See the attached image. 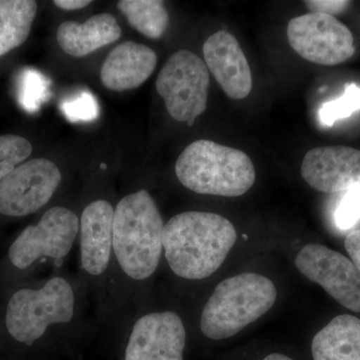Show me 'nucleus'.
<instances>
[{"mask_svg": "<svg viewBox=\"0 0 360 360\" xmlns=\"http://www.w3.org/2000/svg\"><path fill=\"white\" fill-rule=\"evenodd\" d=\"M238 238L229 219L212 212H186L165 224L162 246L176 276L198 281L212 276Z\"/></svg>", "mask_w": 360, "mask_h": 360, "instance_id": "nucleus-1", "label": "nucleus"}, {"mask_svg": "<svg viewBox=\"0 0 360 360\" xmlns=\"http://www.w3.org/2000/svg\"><path fill=\"white\" fill-rule=\"evenodd\" d=\"M162 217L146 189L124 196L113 217L112 248L125 274L136 281L158 269L162 250Z\"/></svg>", "mask_w": 360, "mask_h": 360, "instance_id": "nucleus-2", "label": "nucleus"}, {"mask_svg": "<svg viewBox=\"0 0 360 360\" xmlns=\"http://www.w3.org/2000/svg\"><path fill=\"white\" fill-rule=\"evenodd\" d=\"M175 174L194 193L225 198L243 195L257 177L245 153L206 139L184 148L175 163Z\"/></svg>", "mask_w": 360, "mask_h": 360, "instance_id": "nucleus-3", "label": "nucleus"}, {"mask_svg": "<svg viewBox=\"0 0 360 360\" xmlns=\"http://www.w3.org/2000/svg\"><path fill=\"white\" fill-rule=\"evenodd\" d=\"M276 296V285L260 274L246 272L224 279L202 310L201 331L213 340L231 338L266 314Z\"/></svg>", "mask_w": 360, "mask_h": 360, "instance_id": "nucleus-4", "label": "nucleus"}, {"mask_svg": "<svg viewBox=\"0 0 360 360\" xmlns=\"http://www.w3.org/2000/svg\"><path fill=\"white\" fill-rule=\"evenodd\" d=\"M75 295L63 277H53L39 290L16 291L7 304L6 324L9 335L18 342L32 345L52 323L72 319Z\"/></svg>", "mask_w": 360, "mask_h": 360, "instance_id": "nucleus-5", "label": "nucleus"}, {"mask_svg": "<svg viewBox=\"0 0 360 360\" xmlns=\"http://www.w3.org/2000/svg\"><path fill=\"white\" fill-rule=\"evenodd\" d=\"M208 89L207 66L200 56L186 49L174 52L156 79V90L165 99L168 113L188 125H193L207 108Z\"/></svg>", "mask_w": 360, "mask_h": 360, "instance_id": "nucleus-6", "label": "nucleus"}, {"mask_svg": "<svg viewBox=\"0 0 360 360\" xmlns=\"http://www.w3.org/2000/svg\"><path fill=\"white\" fill-rule=\"evenodd\" d=\"M288 39L296 53L316 65H340L355 52L349 28L328 14L309 13L293 18Z\"/></svg>", "mask_w": 360, "mask_h": 360, "instance_id": "nucleus-7", "label": "nucleus"}, {"mask_svg": "<svg viewBox=\"0 0 360 360\" xmlns=\"http://www.w3.org/2000/svg\"><path fill=\"white\" fill-rule=\"evenodd\" d=\"M78 229L79 220L75 212L54 206L39 224L23 229L9 248V259L20 269H27L41 257L61 259L70 253Z\"/></svg>", "mask_w": 360, "mask_h": 360, "instance_id": "nucleus-8", "label": "nucleus"}, {"mask_svg": "<svg viewBox=\"0 0 360 360\" xmlns=\"http://www.w3.org/2000/svg\"><path fill=\"white\" fill-rule=\"evenodd\" d=\"M60 181V170L51 160L23 163L0 180V213L20 217L37 212L51 200Z\"/></svg>", "mask_w": 360, "mask_h": 360, "instance_id": "nucleus-9", "label": "nucleus"}, {"mask_svg": "<svg viewBox=\"0 0 360 360\" xmlns=\"http://www.w3.org/2000/svg\"><path fill=\"white\" fill-rule=\"evenodd\" d=\"M295 265L342 307L360 312V271L352 260L326 246L312 243L298 252Z\"/></svg>", "mask_w": 360, "mask_h": 360, "instance_id": "nucleus-10", "label": "nucleus"}, {"mask_svg": "<svg viewBox=\"0 0 360 360\" xmlns=\"http://www.w3.org/2000/svg\"><path fill=\"white\" fill-rule=\"evenodd\" d=\"M186 340L184 322L175 312L146 314L134 324L125 360H184Z\"/></svg>", "mask_w": 360, "mask_h": 360, "instance_id": "nucleus-11", "label": "nucleus"}, {"mask_svg": "<svg viewBox=\"0 0 360 360\" xmlns=\"http://www.w3.org/2000/svg\"><path fill=\"white\" fill-rule=\"evenodd\" d=\"M304 181L326 193L348 191L360 186V150L348 146L310 149L302 165Z\"/></svg>", "mask_w": 360, "mask_h": 360, "instance_id": "nucleus-12", "label": "nucleus"}, {"mask_svg": "<svg viewBox=\"0 0 360 360\" xmlns=\"http://www.w3.org/2000/svg\"><path fill=\"white\" fill-rule=\"evenodd\" d=\"M203 56L206 66L227 96L236 101L250 96L252 89L250 65L231 32L220 30L208 37L203 44Z\"/></svg>", "mask_w": 360, "mask_h": 360, "instance_id": "nucleus-13", "label": "nucleus"}, {"mask_svg": "<svg viewBox=\"0 0 360 360\" xmlns=\"http://www.w3.org/2000/svg\"><path fill=\"white\" fill-rule=\"evenodd\" d=\"M115 210L106 200H96L84 208L80 219L82 264L91 276L103 274L110 264Z\"/></svg>", "mask_w": 360, "mask_h": 360, "instance_id": "nucleus-14", "label": "nucleus"}, {"mask_svg": "<svg viewBox=\"0 0 360 360\" xmlns=\"http://www.w3.org/2000/svg\"><path fill=\"white\" fill-rule=\"evenodd\" d=\"M158 56L146 45L123 42L112 49L101 71V82L113 91H124L143 84L153 75Z\"/></svg>", "mask_w": 360, "mask_h": 360, "instance_id": "nucleus-15", "label": "nucleus"}, {"mask_svg": "<svg viewBox=\"0 0 360 360\" xmlns=\"http://www.w3.org/2000/svg\"><path fill=\"white\" fill-rule=\"evenodd\" d=\"M120 37L122 28L110 13L96 14L82 25L65 21L56 32L59 46L73 58L89 56L101 47L117 41Z\"/></svg>", "mask_w": 360, "mask_h": 360, "instance_id": "nucleus-16", "label": "nucleus"}, {"mask_svg": "<svg viewBox=\"0 0 360 360\" xmlns=\"http://www.w3.org/2000/svg\"><path fill=\"white\" fill-rule=\"evenodd\" d=\"M314 360H360V319L354 315L335 317L315 335Z\"/></svg>", "mask_w": 360, "mask_h": 360, "instance_id": "nucleus-17", "label": "nucleus"}, {"mask_svg": "<svg viewBox=\"0 0 360 360\" xmlns=\"http://www.w3.org/2000/svg\"><path fill=\"white\" fill-rule=\"evenodd\" d=\"M37 13L33 0H0V56L25 44Z\"/></svg>", "mask_w": 360, "mask_h": 360, "instance_id": "nucleus-18", "label": "nucleus"}, {"mask_svg": "<svg viewBox=\"0 0 360 360\" xmlns=\"http://www.w3.org/2000/svg\"><path fill=\"white\" fill-rule=\"evenodd\" d=\"M117 7L129 25L148 39H160L169 25L167 6L160 0H122Z\"/></svg>", "mask_w": 360, "mask_h": 360, "instance_id": "nucleus-19", "label": "nucleus"}, {"mask_svg": "<svg viewBox=\"0 0 360 360\" xmlns=\"http://www.w3.org/2000/svg\"><path fill=\"white\" fill-rule=\"evenodd\" d=\"M51 96V82L40 71L25 68L18 82V98L21 108L28 113L39 110Z\"/></svg>", "mask_w": 360, "mask_h": 360, "instance_id": "nucleus-20", "label": "nucleus"}, {"mask_svg": "<svg viewBox=\"0 0 360 360\" xmlns=\"http://www.w3.org/2000/svg\"><path fill=\"white\" fill-rule=\"evenodd\" d=\"M360 110V87L350 84L345 87V94L335 101L321 105L319 120L326 127H333L338 120L349 117Z\"/></svg>", "mask_w": 360, "mask_h": 360, "instance_id": "nucleus-21", "label": "nucleus"}, {"mask_svg": "<svg viewBox=\"0 0 360 360\" xmlns=\"http://www.w3.org/2000/svg\"><path fill=\"white\" fill-rule=\"evenodd\" d=\"M32 153V143L14 134L0 135V180L23 162Z\"/></svg>", "mask_w": 360, "mask_h": 360, "instance_id": "nucleus-22", "label": "nucleus"}, {"mask_svg": "<svg viewBox=\"0 0 360 360\" xmlns=\"http://www.w3.org/2000/svg\"><path fill=\"white\" fill-rule=\"evenodd\" d=\"M60 110L73 123L94 122L99 115L98 103L89 91H82L65 99L60 103Z\"/></svg>", "mask_w": 360, "mask_h": 360, "instance_id": "nucleus-23", "label": "nucleus"}, {"mask_svg": "<svg viewBox=\"0 0 360 360\" xmlns=\"http://www.w3.org/2000/svg\"><path fill=\"white\" fill-rule=\"evenodd\" d=\"M360 220V186L347 191L336 208L335 224L340 231H348Z\"/></svg>", "mask_w": 360, "mask_h": 360, "instance_id": "nucleus-24", "label": "nucleus"}, {"mask_svg": "<svg viewBox=\"0 0 360 360\" xmlns=\"http://www.w3.org/2000/svg\"><path fill=\"white\" fill-rule=\"evenodd\" d=\"M352 2L347 0H307L304 6L311 13L328 14L333 16L347 11Z\"/></svg>", "mask_w": 360, "mask_h": 360, "instance_id": "nucleus-25", "label": "nucleus"}, {"mask_svg": "<svg viewBox=\"0 0 360 360\" xmlns=\"http://www.w3.org/2000/svg\"><path fill=\"white\" fill-rule=\"evenodd\" d=\"M345 250L360 271V229L348 233L345 238Z\"/></svg>", "mask_w": 360, "mask_h": 360, "instance_id": "nucleus-26", "label": "nucleus"}, {"mask_svg": "<svg viewBox=\"0 0 360 360\" xmlns=\"http://www.w3.org/2000/svg\"><path fill=\"white\" fill-rule=\"evenodd\" d=\"M53 4L63 11H71L84 8L91 4V1H87V0H56Z\"/></svg>", "mask_w": 360, "mask_h": 360, "instance_id": "nucleus-27", "label": "nucleus"}, {"mask_svg": "<svg viewBox=\"0 0 360 360\" xmlns=\"http://www.w3.org/2000/svg\"><path fill=\"white\" fill-rule=\"evenodd\" d=\"M264 360H293L290 357L286 356V355L281 354H269V356L265 357Z\"/></svg>", "mask_w": 360, "mask_h": 360, "instance_id": "nucleus-28", "label": "nucleus"}]
</instances>
